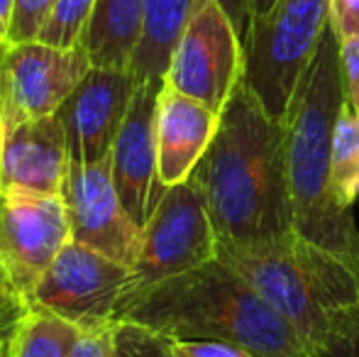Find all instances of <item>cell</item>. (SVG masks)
Returning <instances> with one entry per match:
<instances>
[{
  "label": "cell",
  "mask_w": 359,
  "mask_h": 357,
  "mask_svg": "<svg viewBox=\"0 0 359 357\" xmlns=\"http://www.w3.org/2000/svg\"><path fill=\"white\" fill-rule=\"evenodd\" d=\"M203 191L217 243L252 245L293 233L286 179V123L245 83L220 110L205 157L191 174Z\"/></svg>",
  "instance_id": "cell-1"
},
{
  "label": "cell",
  "mask_w": 359,
  "mask_h": 357,
  "mask_svg": "<svg viewBox=\"0 0 359 357\" xmlns=\"http://www.w3.org/2000/svg\"><path fill=\"white\" fill-rule=\"evenodd\" d=\"M120 321L171 340H225L257 357H313L303 335L220 257L151 286Z\"/></svg>",
  "instance_id": "cell-2"
},
{
  "label": "cell",
  "mask_w": 359,
  "mask_h": 357,
  "mask_svg": "<svg viewBox=\"0 0 359 357\" xmlns=\"http://www.w3.org/2000/svg\"><path fill=\"white\" fill-rule=\"evenodd\" d=\"M345 108L340 37L325 32L286 120V179L293 230L357 262L359 230L352 210L332 196V133Z\"/></svg>",
  "instance_id": "cell-3"
},
{
  "label": "cell",
  "mask_w": 359,
  "mask_h": 357,
  "mask_svg": "<svg viewBox=\"0 0 359 357\" xmlns=\"http://www.w3.org/2000/svg\"><path fill=\"white\" fill-rule=\"evenodd\" d=\"M217 257L303 335L320 345L337 311L359 304V267L332 250L293 233L252 245L217 243Z\"/></svg>",
  "instance_id": "cell-4"
},
{
  "label": "cell",
  "mask_w": 359,
  "mask_h": 357,
  "mask_svg": "<svg viewBox=\"0 0 359 357\" xmlns=\"http://www.w3.org/2000/svg\"><path fill=\"white\" fill-rule=\"evenodd\" d=\"M327 29L330 0H279L266 18L252 20L242 83L279 123L288 120Z\"/></svg>",
  "instance_id": "cell-5"
},
{
  "label": "cell",
  "mask_w": 359,
  "mask_h": 357,
  "mask_svg": "<svg viewBox=\"0 0 359 357\" xmlns=\"http://www.w3.org/2000/svg\"><path fill=\"white\" fill-rule=\"evenodd\" d=\"M215 257L217 235L210 223L203 191L194 179L169 186L142 230V248L130 267L133 274H130L128 291L120 301L118 318L151 286L203 267Z\"/></svg>",
  "instance_id": "cell-6"
},
{
  "label": "cell",
  "mask_w": 359,
  "mask_h": 357,
  "mask_svg": "<svg viewBox=\"0 0 359 357\" xmlns=\"http://www.w3.org/2000/svg\"><path fill=\"white\" fill-rule=\"evenodd\" d=\"M245 42L217 0H196L164 83L220 113L242 83Z\"/></svg>",
  "instance_id": "cell-7"
},
{
  "label": "cell",
  "mask_w": 359,
  "mask_h": 357,
  "mask_svg": "<svg viewBox=\"0 0 359 357\" xmlns=\"http://www.w3.org/2000/svg\"><path fill=\"white\" fill-rule=\"evenodd\" d=\"M81 47L8 42L0 47V118L3 130L54 115L90 72Z\"/></svg>",
  "instance_id": "cell-8"
},
{
  "label": "cell",
  "mask_w": 359,
  "mask_h": 357,
  "mask_svg": "<svg viewBox=\"0 0 359 357\" xmlns=\"http://www.w3.org/2000/svg\"><path fill=\"white\" fill-rule=\"evenodd\" d=\"M133 269L86 245L69 240L29 294L32 309H44L81 328L113 325Z\"/></svg>",
  "instance_id": "cell-9"
},
{
  "label": "cell",
  "mask_w": 359,
  "mask_h": 357,
  "mask_svg": "<svg viewBox=\"0 0 359 357\" xmlns=\"http://www.w3.org/2000/svg\"><path fill=\"white\" fill-rule=\"evenodd\" d=\"M72 240L133 267L142 248V228L130 218L113 184L110 157L69 169L62 191Z\"/></svg>",
  "instance_id": "cell-10"
},
{
  "label": "cell",
  "mask_w": 359,
  "mask_h": 357,
  "mask_svg": "<svg viewBox=\"0 0 359 357\" xmlns=\"http://www.w3.org/2000/svg\"><path fill=\"white\" fill-rule=\"evenodd\" d=\"M69 240L62 196L0 194V262L27 299Z\"/></svg>",
  "instance_id": "cell-11"
},
{
  "label": "cell",
  "mask_w": 359,
  "mask_h": 357,
  "mask_svg": "<svg viewBox=\"0 0 359 357\" xmlns=\"http://www.w3.org/2000/svg\"><path fill=\"white\" fill-rule=\"evenodd\" d=\"M135 81L130 69L90 67L83 81L57 110L67 133L69 159L74 167L98 164L113 154L123 120L133 103Z\"/></svg>",
  "instance_id": "cell-12"
},
{
  "label": "cell",
  "mask_w": 359,
  "mask_h": 357,
  "mask_svg": "<svg viewBox=\"0 0 359 357\" xmlns=\"http://www.w3.org/2000/svg\"><path fill=\"white\" fill-rule=\"evenodd\" d=\"M164 81L137 83L130 110L113 144V184L130 218L144 230L164 196L156 159V110Z\"/></svg>",
  "instance_id": "cell-13"
},
{
  "label": "cell",
  "mask_w": 359,
  "mask_h": 357,
  "mask_svg": "<svg viewBox=\"0 0 359 357\" xmlns=\"http://www.w3.org/2000/svg\"><path fill=\"white\" fill-rule=\"evenodd\" d=\"M69 169L67 133L57 113L3 130L5 194L62 196Z\"/></svg>",
  "instance_id": "cell-14"
},
{
  "label": "cell",
  "mask_w": 359,
  "mask_h": 357,
  "mask_svg": "<svg viewBox=\"0 0 359 357\" xmlns=\"http://www.w3.org/2000/svg\"><path fill=\"white\" fill-rule=\"evenodd\" d=\"M217 125V110L164 83L156 110V159L159 181L166 189L191 179L213 142Z\"/></svg>",
  "instance_id": "cell-15"
},
{
  "label": "cell",
  "mask_w": 359,
  "mask_h": 357,
  "mask_svg": "<svg viewBox=\"0 0 359 357\" xmlns=\"http://www.w3.org/2000/svg\"><path fill=\"white\" fill-rule=\"evenodd\" d=\"M147 0H95L81 37L90 64L98 69H130L144 32Z\"/></svg>",
  "instance_id": "cell-16"
},
{
  "label": "cell",
  "mask_w": 359,
  "mask_h": 357,
  "mask_svg": "<svg viewBox=\"0 0 359 357\" xmlns=\"http://www.w3.org/2000/svg\"><path fill=\"white\" fill-rule=\"evenodd\" d=\"M196 0H147L144 32L133 59L135 81H164Z\"/></svg>",
  "instance_id": "cell-17"
},
{
  "label": "cell",
  "mask_w": 359,
  "mask_h": 357,
  "mask_svg": "<svg viewBox=\"0 0 359 357\" xmlns=\"http://www.w3.org/2000/svg\"><path fill=\"white\" fill-rule=\"evenodd\" d=\"M83 328L44 309L29 306L13 335L8 357H67Z\"/></svg>",
  "instance_id": "cell-18"
},
{
  "label": "cell",
  "mask_w": 359,
  "mask_h": 357,
  "mask_svg": "<svg viewBox=\"0 0 359 357\" xmlns=\"http://www.w3.org/2000/svg\"><path fill=\"white\" fill-rule=\"evenodd\" d=\"M330 179L335 201L352 210L359 198V115L347 103L332 133Z\"/></svg>",
  "instance_id": "cell-19"
},
{
  "label": "cell",
  "mask_w": 359,
  "mask_h": 357,
  "mask_svg": "<svg viewBox=\"0 0 359 357\" xmlns=\"http://www.w3.org/2000/svg\"><path fill=\"white\" fill-rule=\"evenodd\" d=\"M93 8L95 0H57L37 39L54 47H79Z\"/></svg>",
  "instance_id": "cell-20"
},
{
  "label": "cell",
  "mask_w": 359,
  "mask_h": 357,
  "mask_svg": "<svg viewBox=\"0 0 359 357\" xmlns=\"http://www.w3.org/2000/svg\"><path fill=\"white\" fill-rule=\"evenodd\" d=\"M313 357H359V304L337 311Z\"/></svg>",
  "instance_id": "cell-21"
},
{
  "label": "cell",
  "mask_w": 359,
  "mask_h": 357,
  "mask_svg": "<svg viewBox=\"0 0 359 357\" xmlns=\"http://www.w3.org/2000/svg\"><path fill=\"white\" fill-rule=\"evenodd\" d=\"M113 357H174L169 338L144 328V325L120 321L115 323V355Z\"/></svg>",
  "instance_id": "cell-22"
},
{
  "label": "cell",
  "mask_w": 359,
  "mask_h": 357,
  "mask_svg": "<svg viewBox=\"0 0 359 357\" xmlns=\"http://www.w3.org/2000/svg\"><path fill=\"white\" fill-rule=\"evenodd\" d=\"M29 301L22 291L10 279L8 269L0 262V357H8L13 335L18 330L20 321L27 316Z\"/></svg>",
  "instance_id": "cell-23"
},
{
  "label": "cell",
  "mask_w": 359,
  "mask_h": 357,
  "mask_svg": "<svg viewBox=\"0 0 359 357\" xmlns=\"http://www.w3.org/2000/svg\"><path fill=\"white\" fill-rule=\"evenodd\" d=\"M57 0H15L8 42H32L39 37Z\"/></svg>",
  "instance_id": "cell-24"
},
{
  "label": "cell",
  "mask_w": 359,
  "mask_h": 357,
  "mask_svg": "<svg viewBox=\"0 0 359 357\" xmlns=\"http://www.w3.org/2000/svg\"><path fill=\"white\" fill-rule=\"evenodd\" d=\"M174 357H257L240 345L225 343V340H171Z\"/></svg>",
  "instance_id": "cell-25"
},
{
  "label": "cell",
  "mask_w": 359,
  "mask_h": 357,
  "mask_svg": "<svg viewBox=\"0 0 359 357\" xmlns=\"http://www.w3.org/2000/svg\"><path fill=\"white\" fill-rule=\"evenodd\" d=\"M340 62L345 103L359 115V37L340 39Z\"/></svg>",
  "instance_id": "cell-26"
},
{
  "label": "cell",
  "mask_w": 359,
  "mask_h": 357,
  "mask_svg": "<svg viewBox=\"0 0 359 357\" xmlns=\"http://www.w3.org/2000/svg\"><path fill=\"white\" fill-rule=\"evenodd\" d=\"M115 355V323L100 328H86L67 357H113Z\"/></svg>",
  "instance_id": "cell-27"
},
{
  "label": "cell",
  "mask_w": 359,
  "mask_h": 357,
  "mask_svg": "<svg viewBox=\"0 0 359 357\" xmlns=\"http://www.w3.org/2000/svg\"><path fill=\"white\" fill-rule=\"evenodd\" d=\"M330 27L340 39L359 37V0H330Z\"/></svg>",
  "instance_id": "cell-28"
},
{
  "label": "cell",
  "mask_w": 359,
  "mask_h": 357,
  "mask_svg": "<svg viewBox=\"0 0 359 357\" xmlns=\"http://www.w3.org/2000/svg\"><path fill=\"white\" fill-rule=\"evenodd\" d=\"M222 5L230 20L235 22L237 32H240L242 42L247 39V32H250V22H252V15H250V0H217Z\"/></svg>",
  "instance_id": "cell-29"
},
{
  "label": "cell",
  "mask_w": 359,
  "mask_h": 357,
  "mask_svg": "<svg viewBox=\"0 0 359 357\" xmlns=\"http://www.w3.org/2000/svg\"><path fill=\"white\" fill-rule=\"evenodd\" d=\"M13 13H15V0H0V47H3V44H8Z\"/></svg>",
  "instance_id": "cell-30"
},
{
  "label": "cell",
  "mask_w": 359,
  "mask_h": 357,
  "mask_svg": "<svg viewBox=\"0 0 359 357\" xmlns=\"http://www.w3.org/2000/svg\"><path fill=\"white\" fill-rule=\"evenodd\" d=\"M276 3H279V0H250V15H252V20L266 18V15H269L271 10H274Z\"/></svg>",
  "instance_id": "cell-31"
},
{
  "label": "cell",
  "mask_w": 359,
  "mask_h": 357,
  "mask_svg": "<svg viewBox=\"0 0 359 357\" xmlns=\"http://www.w3.org/2000/svg\"><path fill=\"white\" fill-rule=\"evenodd\" d=\"M0 194H3V118H0Z\"/></svg>",
  "instance_id": "cell-32"
},
{
  "label": "cell",
  "mask_w": 359,
  "mask_h": 357,
  "mask_svg": "<svg viewBox=\"0 0 359 357\" xmlns=\"http://www.w3.org/2000/svg\"><path fill=\"white\" fill-rule=\"evenodd\" d=\"M357 267H359V245H357Z\"/></svg>",
  "instance_id": "cell-33"
}]
</instances>
